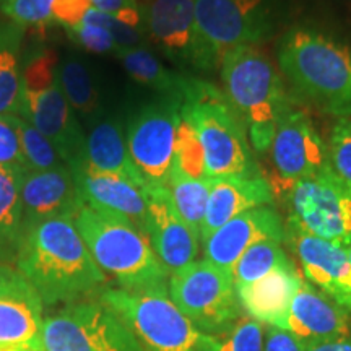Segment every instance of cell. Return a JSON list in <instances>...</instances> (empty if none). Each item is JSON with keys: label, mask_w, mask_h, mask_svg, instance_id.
<instances>
[{"label": "cell", "mask_w": 351, "mask_h": 351, "mask_svg": "<svg viewBox=\"0 0 351 351\" xmlns=\"http://www.w3.org/2000/svg\"><path fill=\"white\" fill-rule=\"evenodd\" d=\"M39 346L43 351H143L130 327L99 300L73 302L46 315Z\"/></svg>", "instance_id": "9c48e42d"}, {"label": "cell", "mask_w": 351, "mask_h": 351, "mask_svg": "<svg viewBox=\"0 0 351 351\" xmlns=\"http://www.w3.org/2000/svg\"><path fill=\"white\" fill-rule=\"evenodd\" d=\"M3 2H5V0H0V7H2V3H3Z\"/></svg>", "instance_id": "ee69618b"}, {"label": "cell", "mask_w": 351, "mask_h": 351, "mask_svg": "<svg viewBox=\"0 0 351 351\" xmlns=\"http://www.w3.org/2000/svg\"><path fill=\"white\" fill-rule=\"evenodd\" d=\"M0 165L28 169L20 138L8 116H0Z\"/></svg>", "instance_id": "8d00e7d4"}, {"label": "cell", "mask_w": 351, "mask_h": 351, "mask_svg": "<svg viewBox=\"0 0 351 351\" xmlns=\"http://www.w3.org/2000/svg\"><path fill=\"white\" fill-rule=\"evenodd\" d=\"M223 95L247 132L252 150L270 152L283 114L291 108L283 75L261 46H241L219 62Z\"/></svg>", "instance_id": "277c9868"}, {"label": "cell", "mask_w": 351, "mask_h": 351, "mask_svg": "<svg viewBox=\"0 0 351 351\" xmlns=\"http://www.w3.org/2000/svg\"><path fill=\"white\" fill-rule=\"evenodd\" d=\"M285 330L291 332L304 346L322 343L348 335L351 314L302 280L289 304Z\"/></svg>", "instance_id": "ffe728a7"}, {"label": "cell", "mask_w": 351, "mask_h": 351, "mask_svg": "<svg viewBox=\"0 0 351 351\" xmlns=\"http://www.w3.org/2000/svg\"><path fill=\"white\" fill-rule=\"evenodd\" d=\"M181 114L199 134L208 179L261 173L243 122L213 83H205Z\"/></svg>", "instance_id": "52a82bcc"}, {"label": "cell", "mask_w": 351, "mask_h": 351, "mask_svg": "<svg viewBox=\"0 0 351 351\" xmlns=\"http://www.w3.org/2000/svg\"><path fill=\"white\" fill-rule=\"evenodd\" d=\"M181 108L176 101L160 98L140 108L127 122L129 155L147 187L168 186Z\"/></svg>", "instance_id": "7c38bea8"}, {"label": "cell", "mask_w": 351, "mask_h": 351, "mask_svg": "<svg viewBox=\"0 0 351 351\" xmlns=\"http://www.w3.org/2000/svg\"><path fill=\"white\" fill-rule=\"evenodd\" d=\"M98 300L130 327L143 351H219V340L199 330L168 293H130L108 287Z\"/></svg>", "instance_id": "8992f818"}, {"label": "cell", "mask_w": 351, "mask_h": 351, "mask_svg": "<svg viewBox=\"0 0 351 351\" xmlns=\"http://www.w3.org/2000/svg\"><path fill=\"white\" fill-rule=\"evenodd\" d=\"M15 267L33 285L44 307L99 296L108 276L96 265L72 218H56L23 234Z\"/></svg>", "instance_id": "6da1fadb"}, {"label": "cell", "mask_w": 351, "mask_h": 351, "mask_svg": "<svg viewBox=\"0 0 351 351\" xmlns=\"http://www.w3.org/2000/svg\"><path fill=\"white\" fill-rule=\"evenodd\" d=\"M13 129L16 130L20 138L21 150H23L26 166L32 171L56 169L60 166H67L57 153L56 147L23 116H8Z\"/></svg>", "instance_id": "4dcf8cb0"}, {"label": "cell", "mask_w": 351, "mask_h": 351, "mask_svg": "<svg viewBox=\"0 0 351 351\" xmlns=\"http://www.w3.org/2000/svg\"><path fill=\"white\" fill-rule=\"evenodd\" d=\"M285 219L274 205L258 207L232 218L202 241L205 261L232 274L241 256L262 241H278L285 244Z\"/></svg>", "instance_id": "e0dca14e"}, {"label": "cell", "mask_w": 351, "mask_h": 351, "mask_svg": "<svg viewBox=\"0 0 351 351\" xmlns=\"http://www.w3.org/2000/svg\"><path fill=\"white\" fill-rule=\"evenodd\" d=\"M21 116L54 145L70 169L85 163L86 135L60 86L59 57L47 47L21 60Z\"/></svg>", "instance_id": "5b68a950"}, {"label": "cell", "mask_w": 351, "mask_h": 351, "mask_svg": "<svg viewBox=\"0 0 351 351\" xmlns=\"http://www.w3.org/2000/svg\"><path fill=\"white\" fill-rule=\"evenodd\" d=\"M219 351H265V326L244 314L219 340Z\"/></svg>", "instance_id": "836d02e7"}, {"label": "cell", "mask_w": 351, "mask_h": 351, "mask_svg": "<svg viewBox=\"0 0 351 351\" xmlns=\"http://www.w3.org/2000/svg\"><path fill=\"white\" fill-rule=\"evenodd\" d=\"M291 258L278 241H262L251 245L232 269L236 287L251 285L282 267L293 265Z\"/></svg>", "instance_id": "f546056e"}, {"label": "cell", "mask_w": 351, "mask_h": 351, "mask_svg": "<svg viewBox=\"0 0 351 351\" xmlns=\"http://www.w3.org/2000/svg\"><path fill=\"white\" fill-rule=\"evenodd\" d=\"M56 0H5L2 13L21 26H46L54 23L52 5Z\"/></svg>", "instance_id": "e575fe53"}, {"label": "cell", "mask_w": 351, "mask_h": 351, "mask_svg": "<svg viewBox=\"0 0 351 351\" xmlns=\"http://www.w3.org/2000/svg\"><path fill=\"white\" fill-rule=\"evenodd\" d=\"M276 64L302 98L320 112L351 119V46L313 26H293L280 38Z\"/></svg>", "instance_id": "7a4b0ae2"}, {"label": "cell", "mask_w": 351, "mask_h": 351, "mask_svg": "<svg viewBox=\"0 0 351 351\" xmlns=\"http://www.w3.org/2000/svg\"><path fill=\"white\" fill-rule=\"evenodd\" d=\"M88 251L117 288L130 293H168L169 271L145 232L130 219L85 205L73 219Z\"/></svg>", "instance_id": "3957f363"}, {"label": "cell", "mask_w": 351, "mask_h": 351, "mask_svg": "<svg viewBox=\"0 0 351 351\" xmlns=\"http://www.w3.org/2000/svg\"><path fill=\"white\" fill-rule=\"evenodd\" d=\"M145 197V236L169 275L195 262L199 256L200 236L174 208L168 187H147Z\"/></svg>", "instance_id": "2e32d148"}, {"label": "cell", "mask_w": 351, "mask_h": 351, "mask_svg": "<svg viewBox=\"0 0 351 351\" xmlns=\"http://www.w3.org/2000/svg\"><path fill=\"white\" fill-rule=\"evenodd\" d=\"M25 26L0 20V116H21Z\"/></svg>", "instance_id": "4316f807"}, {"label": "cell", "mask_w": 351, "mask_h": 351, "mask_svg": "<svg viewBox=\"0 0 351 351\" xmlns=\"http://www.w3.org/2000/svg\"><path fill=\"white\" fill-rule=\"evenodd\" d=\"M91 7L93 5L88 0H56L52 5V20L65 29H70L80 23Z\"/></svg>", "instance_id": "74e56055"}, {"label": "cell", "mask_w": 351, "mask_h": 351, "mask_svg": "<svg viewBox=\"0 0 351 351\" xmlns=\"http://www.w3.org/2000/svg\"><path fill=\"white\" fill-rule=\"evenodd\" d=\"M304 280L296 265L282 267L251 285L236 287L244 314L263 326L285 328L293 296Z\"/></svg>", "instance_id": "603a6c76"}, {"label": "cell", "mask_w": 351, "mask_h": 351, "mask_svg": "<svg viewBox=\"0 0 351 351\" xmlns=\"http://www.w3.org/2000/svg\"><path fill=\"white\" fill-rule=\"evenodd\" d=\"M210 179H192L171 171L168 192L174 208L189 226L200 236L210 197Z\"/></svg>", "instance_id": "f1b7e54d"}, {"label": "cell", "mask_w": 351, "mask_h": 351, "mask_svg": "<svg viewBox=\"0 0 351 351\" xmlns=\"http://www.w3.org/2000/svg\"><path fill=\"white\" fill-rule=\"evenodd\" d=\"M23 168L0 165V263L15 265L23 241Z\"/></svg>", "instance_id": "484cf974"}, {"label": "cell", "mask_w": 351, "mask_h": 351, "mask_svg": "<svg viewBox=\"0 0 351 351\" xmlns=\"http://www.w3.org/2000/svg\"><path fill=\"white\" fill-rule=\"evenodd\" d=\"M86 165L93 169L122 176L143 191L147 189L143 178L135 168L129 155L125 132L119 121L98 117L86 135Z\"/></svg>", "instance_id": "d4e9b609"}, {"label": "cell", "mask_w": 351, "mask_h": 351, "mask_svg": "<svg viewBox=\"0 0 351 351\" xmlns=\"http://www.w3.org/2000/svg\"><path fill=\"white\" fill-rule=\"evenodd\" d=\"M70 171L85 205L101 212L121 215L145 232L147 197L142 187L122 176L93 169L86 161Z\"/></svg>", "instance_id": "44dd1931"}, {"label": "cell", "mask_w": 351, "mask_h": 351, "mask_svg": "<svg viewBox=\"0 0 351 351\" xmlns=\"http://www.w3.org/2000/svg\"><path fill=\"white\" fill-rule=\"evenodd\" d=\"M304 351H351V332L348 335L333 339L322 343H315L306 346Z\"/></svg>", "instance_id": "60d3db41"}, {"label": "cell", "mask_w": 351, "mask_h": 351, "mask_svg": "<svg viewBox=\"0 0 351 351\" xmlns=\"http://www.w3.org/2000/svg\"><path fill=\"white\" fill-rule=\"evenodd\" d=\"M288 219L341 247L351 245V189L330 163L288 187Z\"/></svg>", "instance_id": "8fae6325"}, {"label": "cell", "mask_w": 351, "mask_h": 351, "mask_svg": "<svg viewBox=\"0 0 351 351\" xmlns=\"http://www.w3.org/2000/svg\"><path fill=\"white\" fill-rule=\"evenodd\" d=\"M67 34L73 43L90 52L112 56H117L121 52L112 34L98 25L90 23V21H80L78 25L67 29Z\"/></svg>", "instance_id": "d590c367"}, {"label": "cell", "mask_w": 351, "mask_h": 351, "mask_svg": "<svg viewBox=\"0 0 351 351\" xmlns=\"http://www.w3.org/2000/svg\"><path fill=\"white\" fill-rule=\"evenodd\" d=\"M0 351H43L39 346L33 345H12V346H0Z\"/></svg>", "instance_id": "b9f144b4"}, {"label": "cell", "mask_w": 351, "mask_h": 351, "mask_svg": "<svg viewBox=\"0 0 351 351\" xmlns=\"http://www.w3.org/2000/svg\"><path fill=\"white\" fill-rule=\"evenodd\" d=\"M96 10L104 13H122L127 10H145L148 0H88Z\"/></svg>", "instance_id": "ab89813d"}, {"label": "cell", "mask_w": 351, "mask_h": 351, "mask_svg": "<svg viewBox=\"0 0 351 351\" xmlns=\"http://www.w3.org/2000/svg\"><path fill=\"white\" fill-rule=\"evenodd\" d=\"M346 251H348V256L351 258V245H350V247H346Z\"/></svg>", "instance_id": "7bdbcfd3"}, {"label": "cell", "mask_w": 351, "mask_h": 351, "mask_svg": "<svg viewBox=\"0 0 351 351\" xmlns=\"http://www.w3.org/2000/svg\"><path fill=\"white\" fill-rule=\"evenodd\" d=\"M202 39L221 62L241 46H261L274 38L287 15V0H195Z\"/></svg>", "instance_id": "30bf717a"}, {"label": "cell", "mask_w": 351, "mask_h": 351, "mask_svg": "<svg viewBox=\"0 0 351 351\" xmlns=\"http://www.w3.org/2000/svg\"><path fill=\"white\" fill-rule=\"evenodd\" d=\"M44 317L43 300L33 285L15 265L0 263V346H39Z\"/></svg>", "instance_id": "d6986e66"}, {"label": "cell", "mask_w": 351, "mask_h": 351, "mask_svg": "<svg viewBox=\"0 0 351 351\" xmlns=\"http://www.w3.org/2000/svg\"><path fill=\"white\" fill-rule=\"evenodd\" d=\"M210 184L212 186L204 225L200 230V243L232 218L252 208L269 207L275 204L274 187L262 173L210 179Z\"/></svg>", "instance_id": "7402d4cb"}, {"label": "cell", "mask_w": 351, "mask_h": 351, "mask_svg": "<svg viewBox=\"0 0 351 351\" xmlns=\"http://www.w3.org/2000/svg\"><path fill=\"white\" fill-rule=\"evenodd\" d=\"M280 178L293 182L309 178L330 163L328 148L306 112L289 108L283 114L270 147Z\"/></svg>", "instance_id": "9a60e30c"}, {"label": "cell", "mask_w": 351, "mask_h": 351, "mask_svg": "<svg viewBox=\"0 0 351 351\" xmlns=\"http://www.w3.org/2000/svg\"><path fill=\"white\" fill-rule=\"evenodd\" d=\"M59 80L73 112L86 121L98 119V86L91 70L78 57L69 56L59 60Z\"/></svg>", "instance_id": "83f0119b"}, {"label": "cell", "mask_w": 351, "mask_h": 351, "mask_svg": "<svg viewBox=\"0 0 351 351\" xmlns=\"http://www.w3.org/2000/svg\"><path fill=\"white\" fill-rule=\"evenodd\" d=\"M125 72L140 85L156 91L160 98L176 101L181 106L200 93L207 80L171 70L147 46L125 49L116 56Z\"/></svg>", "instance_id": "cb8c5ba5"}, {"label": "cell", "mask_w": 351, "mask_h": 351, "mask_svg": "<svg viewBox=\"0 0 351 351\" xmlns=\"http://www.w3.org/2000/svg\"><path fill=\"white\" fill-rule=\"evenodd\" d=\"M176 173L192 179H208L207 165H205V153L199 134L194 125L182 117L176 132L174 143V161L173 169Z\"/></svg>", "instance_id": "1f68e13d"}, {"label": "cell", "mask_w": 351, "mask_h": 351, "mask_svg": "<svg viewBox=\"0 0 351 351\" xmlns=\"http://www.w3.org/2000/svg\"><path fill=\"white\" fill-rule=\"evenodd\" d=\"M302 345L291 332L280 327L265 326V351H304Z\"/></svg>", "instance_id": "f35d334b"}, {"label": "cell", "mask_w": 351, "mask_h": 351, "mask_svg": "<svg viewBox=\"0 0 351 351\" xmlns=\"http://www.w3.org/2000/svg\"><path fill=\"white\" fill-rule=\"evenodd\" d=\"M168 295L199 330L218 340L244 315L234 276L205 258L171 274Z\"/></svg>", "instance_id": "ba28073f"}, {"label": "cell", "mask_w": 351, "mask_h": 351, "mask_svg": "<svg viewBox=\"0 0 351 351\" xmlns=\"http://www.w3.org/2000/svg\"><path fill=\"white\" fill-rule=\"evenodd\" d=\"M327 148L332 169L351 189V119H339L333 124Z\"/></svg>", "instance_id": "d6a6232c"}, {"label": "cell", "mask_w": 351, "mask_h": 351, "mask_svg": "<svg viewBox=\"0 0 351 351\" xmlns=\"http://www.w3.org/2000/svg\"><path fill=\"white\" fill-rule=\"evenodd\" d=\"M285 228V243L300 258L306 282L351 314V258L346 247L311 234L288 218Z\"/></svg>", "instance_id": "5bb4252c"}, {"label": "cell", "mask_w": 351, "mask_h": 351, "mask_svg": "<svg viewBox=\"0 0 351 351\" xmlns=\"http://www.w3.org/2000/svg\"><path fill=\"white\" fill-rule=\"evenodd\" d=\"M148 41L155 44L179 69L208 73L219 69L202 39L195 0H148L145 8Z\"/></svg>", "instance_id": "4fadbf2b"}, {"label": "cell", "mask_w": 351, "mask_h": 351, "mask_svg": "<svg viewBox=\"0 0 351 351\" xmlns=\"http://www.w3.org/2000/svg\"><path fill=\"white\" fill-rule=\"evenodd\" d=\"M23 234L29 228L56 218L75 219L85 207L69 166L56 169H25L21 176Z\"/></svg>", "instance_id": "ac0fdd59"}]
</instances>
